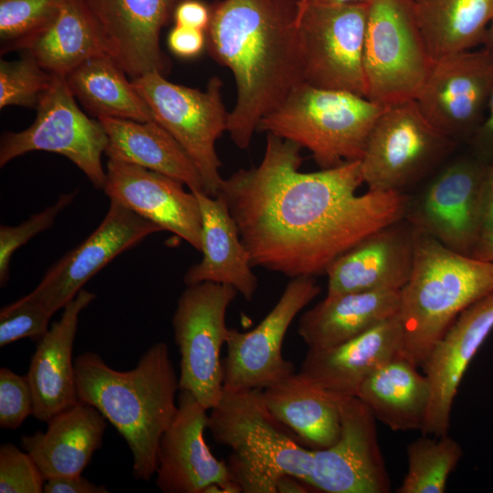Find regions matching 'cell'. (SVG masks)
I'll return each instance as SVG.
<instances>
[{"label": "cell", "instance_id": "obj_1", "mask_svg": "<svg viewBox=\"0 0 493 493\" xmlns=\"http://www.w3.org/2000/svg\"><path fill=\"white\" fill-rule=\"evenodd\" d=\"M301 146L267 133L257 166L223 179L219 193L253 267L290 278L325 274L342 253L370 234L405 218L401 192L368 190L361 161L302 173Z\"/></svg>", "mask_w": 493, "mask_h": 493}, {"label": "cell", "instance_id": "obj_2", "mask_svg": "<svg viewBox=\"0 0 493 493\" xmlns=\"http://www.w3.org/2000/svg\"><path fill=\"white\" fill-rule=\"evenodd\" d=\"M300 0H215L205 31L210 56L235 78L236 102L226 131L248 148L260 121L304 82L298 17Z\"/></svg>", "mask_w": 493, "mask_h": 493}, {"label": "cell", "instance_id": "obj_3", "mask_svg": "<svg viewBox=\"0 0 493 493\" xmlns=\"http://www.w3.org/2000/svg\"><path fill=\"white\" fill-rule=\"evenodd\" d=\"M79 401L97 408L126 441L132 475L149 481L155 475L159 443L173 421L179 377L165 342L152 344L129 371L110 367L96 352L74 360Z\"/></svg>", "mask_w": 493, "mask_h": 493}, {"label": "cell", "instance_id": "obj_4", "mask_svg": "<svg viewBox=\"0 0 493 493\" xmlns=\"http://www.w3.org/2000/svg\"><path fill=\"white\" fill-rule=\"evenodd\" d=\"M414 227L413 270L400 290L398 315L403 357L419 368L457 316L493 293V262L456 252Z\"/></svg>", "mask_w": 493, "mask_h": 493}, {"label": "cell", "instance_id": "obj_5", "mask_svg": "<svg viewBox=\"0 0 493 493\" xmlns=\"http://www.w3.org/2000/svg\"><path fill=\"white\" fill-rule=\"evenodd\" d=\"M214 440L230 449L227 467L243 493H277L286 475L307 483L314 455L267 411L261 389L227 390L208 415Z\"/></svg>", "mask_w": 493, "mask_h": 493}, {"label": "cell", "instance_id": "obj_6", "mask_svg": "<svg viewBox=\"0 0 493 493\" xmlns=\"http://www.w3.org/2000/svg\"><path fill=\"white\" fill-rule=\"evenodd\" d=\"M384 110L366 97L302 82L260 121L257 131L308 149L320 168L327 169L362 159Z\"/></svg>", "mask_w": 493, "mask_h": 493}, {"label": "cell", "instance_id": "obj_7", "mask_svg": "<svg viewBox=\"0 0 493 493\" xmlns=\"http://www.w3.org/2000/svg\"><path fill=\"white\" fill-rule=\"evenodd\" d=\"M433 63L414 0L369 2L363 47L368 100L384 108L416 100Z\"/></svg>", "mask_w": 493, "mask_h": 493}, {"label": "cell", "instance_id": "obj_8", "mask_svg": "<svg viewBox=\"0 0 493 493\" xmlns=\"http://www.w3.org/2000/svg\"><path fill=\"white\" fill-rule=\"evenodd\" d=\"M150 107L154 121L163 127L196 165L205 193L216 196L223 178L215 142L227 130L228 115L221 97L222 81L212 77L204 91L170 82L159 72L131 80Z\"/></svg>", "mask_w": 493, "mask_h": 493}, {"label": "cell", "instance_id": "obj_9", "mask_svg": "<svg viewBox=\"0 0 493 493\" xmlns=\"http://www.w3.org/2000/svg\"><path fill=\"white\" fill-rule=\"evenodd\" d=\"M237 290L229 285L200 282L186 286L172 319L180 354L179 390L190 392L207 410L224 389L221 349L226 342V311Z\"/></svg>", "mask_w": 493, "mask_h": 493}, {"label": "cell", "instance_id": "obj_10", "mask_svg": "<svg viewBox=\"0 0 493 493\" xmlns=\"http://www.w3.org/2000/svg\"><path fill=\"white\" fill-rule=\"evenodd\" d=\"M369 3H299L304 82L365 97L363 47Z\"/></svg>", "mask_w": 493, "mask_h": 493}, {"label": "cell", "instance_id": "obj_11", "mask_svg": "<svg viewBox=\"0 0 493 493\" xmlns=\"http://www.w3.org/2000/svg\"><path fill=\"white\" fill-rule=\"evenodd\" d=\"M456 142L426 120L415 100L387 107L360 160L363 183L371 191L401 192L449 155Z\"/></svg>", "mask_w": 493, "mask_h": 493}, {"label": "cell", "instance_id": "obj_12", "mask_svg": "<svg viewBox=\"0 0 493 493\" xmlns=\"http://www.w3.org/2000/svg\"><path fill=\"white\" fill-rule=\"evenodd\" d=\"M37 110L31 126L2 136L0 166L29 152H55L77 165L96 189L103 190L106 171L101 155L108 143L107 134L98 119H89L79 108L64 77H55Z\"/></svg>", "mask_w": 493, "mask_h": 493}, {"label": "cell", "instance_id": "obj_13", "mask_svg": "<svg viewBox=\"0 0 493 493\" xmlns=\"http://www.w3.org/2000/svg\"><path fill=\"white\" fill-rule=\"evenodd\" d=\"M321 291L315 277L290 279L272 309L253 330L229 328L223 362L224 388L264 389L295 372L282 354L283 341L295 317Z\"/></svg>", "mask_w": 493, "mask_h": 493}, {"label": "cell", "instance_id": "obj_14", "mask_svg": "<svg viewBox=\"0 0 493 493\" xmlns=\"http://www.w3.org/2000/svg\"><path fill=\"white\" fill-rule=\"evenodd\" d=\"M492 89L493 50L483 47L434 61L415 101L443 134L469 141L485 118Z\"/></svg>", "mask_w": 493, "mask_h": 493}, {"label": "cell", "instance_id": "obj_15", "mask_svg": "<svg viewBox=\"0 0 493 493\" xmlns=\"http://www.w3.org/2000/svg\"><path fill=\"white\" fill-rule=\"evenodd\" d=\"M487 163L458 158L429 184L405 215L446 247L471 255L482 235V186Z\"/></svg>", "mask_w": 493, "mask_h": 493}, {"label": "cell", "instance_id": "obj_16", "mask_svg": "<svg viewBox=\"0 0 493 493\" xmlns=\"http://www.w3.org/2000/svg\"><path fill=\"white\" fill-rule=\"evenodd\" d=\"M341 434L330 446L313 450L306 483L326 493H388L391 482L381 453L376 419L357 396L340 397Z\"/></svg>", "mask_w": 493, "mask_h": 493}, {"label": "cell", "instance_id": "obj_17", "mask_svg": "<svg viewBox=\"0 0 493 493\" xmlns=\"http://www.w3.org/2000/svg\"><path fill=\"white\" fill-rule=\"evenodd\" d=\"M161 231H163L161 226L110 200L109 210L99 226L55 262L27 295L53 315L117 256Z\"/></svg>", "mask_w": 493, "mask_h": 493}, {"label": "cell", "instance_id": "obj_18", "mask_svg": "<svg viewBox=\"0 0 493 493\" xmlns=\"http://www.w3.org/2000/svg\"><path fill=\"white\" fill-rule=\"evenodd\" d=\"M175 417L161 437L155 485L164 493H203L216 484L222 493H241L227 463L217 459L205 440L208 414L188 391L179 390Z\"/></svg>", "mask_w": 493, "mask_h": 493}, {"label": "cell", "instance_id": "obj_19", "mask_svg": "<svg viewBox=\"0 0 493 493\" xmlns=\"http://www.w3.org/2000/svg\"><path fill=\"white\" fill-rule=\"evenodd\" d=\"M183 0H88L110 56L132 79L166 76L170 59L160 47L162 29Z\"/></svg>", "mask_w": 493, "mask_h": 493}, {"label": "cell", "instance_id": "obj_20", "mask_svg": "<svg viewBox=\"0 0 493 493\" xmlns=\"http://www.w3.org/2000/svg\"><path fill=\"white\" fill-rule=\"evenodd\" d=\"M492 330L493 293L463 310L434 345L422 366L431 391L422 435L448 433L463 376Z\"/></svg>", "mask_w": 493, "mask_h": 493}, {"label": "cell", "instance_id": "obj_21", "mask_svg": "<svg viewBox=\"0 0 493 493\" xmlns=\"http://www.w3.org/2000/svg\"><path fill=\"white\" fill-rule=\"evenodd\" d=\"M163 173L115 160L106 168L104 193L140 216L201 251L202 215L197 196Z\"/></svg>", "mask_w": 493, "mask_h": 493}, {"label": "cell", "instance_id": "obj_22", "mask_svg": "<svg viewBox=\"0 0 493 493\" xmlns=\"http://www.w3.org/2000/svg\"><path fill=\"white\" fill-rule=\"evenodd\" d=\"M414 227L407 219L384 226L339 256L327 268V294L401 290L414 265Z\"/></svg>", "mask_w": 493, "mask_h": 493}, {"label": "cell", "instance_id": "obj_23", "mask_svg": "<svg viewBox=\"0 0 493 493\" xmlns=\"http://www.w3.org/2000/svg\"><path fill=\"white\" fill-rule=\"evenodd\" d=\"M403 345L404 330L397 314L343 343L309 349L299 373L334 395L356 396L370 374L403 357Z\"/></svg>", "mask_w": 493, "mask_h": 493}, {"label": "cell", "instance_id": "obj_24", "mask_svg": "<svg viewBox=\"0 0 493 493\" xmlns=\"http://www.w3.org/2000/svg\"><path fill=\"white\" fill-rule=\"evenodd\" d=\"M95 298L82 288L37 341L26 376L33 393V416L40 421L47 422L79 402L73 344L79 315Z\"/></svg>", "mask_w": 493, "mask_h": 493}, {"label": "cell", "instance_id": "obj_25", "mask_svg": "<svg viewBox=\"0 0 493 493\" xmlns=\"http://www.w3.org/2000/svg\"><path fill=\"white\" fill-rule=\"evenodd\" d=\"M193 193L197 196L202 215V258L186 270L184 284H226L234 287L246 301L253 300L258 280L226 202L220 195Z\"/></svg>", "mask_w": 493, "mask_h": 493}, {"label": "cell", "instance_id": "obj_26", "mask_svg": "<svg viewBox=\"0 0 493 493\" xmlns=\"http://www.w3.org/2000/svg\"><path fill=\"white\" fill-rule=\"evenodd\" d=\"M47 423L45 432L21 436L23 449L36 461L46 480L81 475L102 446L105 417L94 406L79 401Z\"/></svg>", "mask_w": 493, "mask_h": 493}, {"label": "cell", "instance_id": "obj_27", "mask_svg": "<svg viewBox=\"0 0 493 493\" xmlns=\"http://www.w3.org/2000/svg\"><path fill=\"white\" fill-rule=\"evenodd\" d=\"M400 301V290L326 295L299 318L298 333L309 349L333 347L397 315Z\"/></svg>", "mask_w": 493, "mask_h": 493}, {"label": "cell", "instance_id": "obj_28", "mask_svg": "<svg viewBox=\"0 0 493 493\" xmlns=\"http://www.w3.org/2000/svg\"><path fill=\"white\" fill-rule=\"evenodd\" d=\"M97 119L108 137L104 153L110 160L163 173L183 183L191 192L206 194L204 180L193 160L159 123L111 117Z\"/></svg>", "mask_w": 493, "mask_h": 493}, {"label": "cell", "instance_id": "obj_29", "mask_svg": "<svg viewBox=\"0 0 493 493\" xmlns=\"http://www.w3.org/2000/svg\"><path fill=\"white\" fill-rule=\"evenodd\" d=\"M262 397L271 415L312 450L327 448L339 438L340 396L299 372L262 389Z\"/></svg>", "mask_w": 493, "mask_h": 493}, {"label": "cell", "instance_id": "obj_30", "mask_svg": "<svg viewBox=\"0 0 493 493\" xmlns=\"http://www.w3.org/2000/svg\"><path fill=\"white\" fill-rule=\"evenodd\" d=\"M21 49L60 77L90 58L109 55L88 0H61L51 23Z\"/></svg>", "mask_w": 493, "mask_h": 493}, {"label": "cell", "instance_id": "obj_31", "mask_svg": "<svg viewBox=\"0 0 493 493\" xmlns=\"http://www.w3.org/2000/svg\"><path fill=\"white\" fill-rule=\"evenodd\" d=\"M430 386L418 367L397 357L362 383L357 397L376 420L393 431L421 430L430 401Z\"/></svg>", "mask_w": 493, "mask_h": 493}, {"label": "cell", "instance_id": "obj_32", "mask_svg": "<svg viewBox=\"0 0 493 493\" xmlns=\"http://www.w3.org/2000/svg\"><path fill=\"white\" fill-rule=\"evenodd\" d=\"M414 8L433 61L483 46L493 19V0H414Z\"/></svg>", "mask_w": 493, "mask_h": 493}, {"label": "cell", "instance_id": "obj_33", "mask_svg": "<svg viewBox=\"0 0 493 493\" xmlns=\"http://www.w3.org/2000/svg\"><path fill=\"white\" fill-rule=\"evenodd\" d=\"M109 55L90 58L66 75L65 79L90 114L135 121H154L152 112Z\"/></svg>", "mask_w": 493, "mask_h": 493}, {"label": "cell", "instance_id": "obj_34", "mask_svg": "<svg viewBox=\"0 0 493 493\" xmlns=\"http://www.w3.org/2000/svg\"><path fill=\"white\" fill-rule=\"evenodd\" d=\"M448 434L423 435L406 447L407 471L397 493H444L447 479L463 456Z\"/></svg>", "mask_w": 493, "mask_h": 493}, {"label": "cell", "instance_id": "obj_35", "mask_svg": "<svg viewBox=\"0 0 493 493\" xmlns=\"http://www.w3.org/2000/svg\"><path fill=\"white\" fill-rule=\"evenodd\" d=\"M61 0H0L1 53L21 49L56 16Z\"/></svg>", "mask_w": 493, "mask_h": 493}, {"label": "cell", "instance_id": "obj_36", "mask_svg": "<svg viewBox=\"0 0 493 493\" xmlns=\"http://www.w3.org/2000/svg\"><path fill=\"white\" fill-rule=\"evenodd\" d=\"M55 75L44 69L29 54L18 60L0 62V108H37Z\"/></svg>", "mask_w": 493, "mask_h": 493}, {"label": "cell", "instance_id": "obj_37", "mask_svg": "<svg viewBox=\"0 0 493 493\" xmlns=\"http://www.w3.org/2000/svg\"><path fill=\"white\" fill-rule=\"evenodd\" d=\"M77 195L78 190L60 194L55 204L31 215L22 224L16 226H0L1 287H5L9 280L10 261L14 252L36 235L53 226L58 215L69 205Z\"/></svg>", "mask_w": 493, "mask_h": 493}, {"label": "cell", "instance_id": "obj_38", "mask_svg": "<svg viewBox=\"0 0 493 493\" xmlns=\"http://www.w3.org/2000/svg\"><path fill=\"white\" fill-rule=\"evenodd\" d=\"M52 314L38 301L26 295L0 310V347L30 338L38 341L48 330Z\"/></svg>", "mask_w": 493, "mask_h": 493}, {"label": "cell", "instance_id": "obj_39", "mask_svg": "<svg viewBox=\"0 0 493 493\" xmlns=\"http://www.w3.org/2000/svg\"><path fill=\"white\" fill-rule=\"evenodd\" d=\"M45 483V477L27 452L11 443L1 445V493H42Z\"/></svg>", "mask_w": 493, "mask_h": 493}, {"label": "cell", "instance_id": "obj_40", "mask_svg": "<svg viewBox=\"0 0 493 493\" xmlns=\"http://www.w3.org/2000/svg\"><path fill=\"white\" fill-rule=\"evenodd\" d=\"M33 415V393L26 375L0 369V426L16 429Z\"/></svg>", "mask_w": 493, "mask_h": 493}, {"label": "cell", "instance_id": "obj_41", "mask_svg": "<svg viewBox=\"0 0 493 493\" xmlns=\"http://www.w3.org/2000/svg\"><path fill=\"white\" fill-rule=\"evenodd\" d=\"M167 44L175 56L192 58L206 47L205 31L175 25L168 34Z\"/></svg>", "mask_w": 493, "mask_h": 493}, {"label": "cell", "instance_id": "obj_42", "mask_svg": "<svg viewBox=\"0 0 493 493\" xmlns=\"http://www.w3.org/2000/svg\"><path fill=\"white\" fill-rule=\"evenodd\" d=\"M210 17V5L200 0H183L173 13L175 25L203 31H206Z\"/></svg>", "mask_w": 493, "mask_h": 493}, {"label": "cell", "instance_id": "obj_43", "mask_svg": "<svg viewBox=\"0 0 493 493\" xmlns=\"http://www.w3.org/2000/svg\"><path fill=\"white\" fill-rule=\"evenodd\" d=\"M469 142L474 156L485 163H488L493 159V89L485 118Z\"/></svg>", "mask_w": 493, "mask_h": 493}, {"label": "cell", "instance_id": "obj_44", "mask_svg": "<svg viewBox=\"0 0 493 493\" xmlns=\"http://www.w3.org/2000/svg\"><path fill=\"white\" fill-rule=\"evenodd\" d=\"M45 493H108L109 490L102 485H96L79 476L58 477L46 480Z\"/></svg>", "mask_w": 493, "mask_h": 493}, {"label": "cell", "instance_id": "obj_45", "mask_svg": "<svg viewBox=\"0 0 493 493\" xmlns=\"http://www.w3.org/2000/svg\"><path fill=\"white\" fill-rule=\"evenodd\" d=\"M493 233V159L487 163L482 186V234Z\"/></svg>", "mask_w": 493, "mask_h": 493}, {"label": "cell", "instance_id": "obj_46", "mask_svg": "<svg viewBox=\"0 0 493 493\" xmlns=\"http://www.w3.org/2000/svg\"><path fill=\"white\" fill-rule=\"evenodd\" d=\"M470 256L493 262V233L482 234Z\"/></svg>", "mask_w": 493, "mask_h": 493}, {"label": "cell", "instance_id": "obj_47", "mask_svg": "<svg viewBox=\"0 0 493 493\" xmlns=\"http://www.w3.org/2000/svg\"><path fill=\"white\" fill-rule=\"evenodd\" d=\"M309 488L305 482L289 475L281 477L277 482V493H306Z\"/></svg>", "mask_w": 493, "mask_h": 493}, {"label": "cell", "instance_id": "obj_48", "mask_svg": "<svg viewBox=\"0 0 493 493\" xmlns=\"http://www.w3.org/2000/svg\"><path fill=\"white\" fill-rule=\"evenodd\" d=\"M372 0H300L304 4H349V3H369Z\"/></svg>", "mask_w": 493, "mask_h": 493}, {"label": "cell", "instance_id": "obj_49", "mask_svg": "<svg viewBox=\"0 0 493 493\" xmlns=\"http://www.w3.org/2000/svg\"><path fill=\"white\" fill-rule=\"evenodd\" d=\"M483 47L493 50V19L488 27Z\"/></svg>", "mask_w": 493, "mask_h": 493}]
</instances>
